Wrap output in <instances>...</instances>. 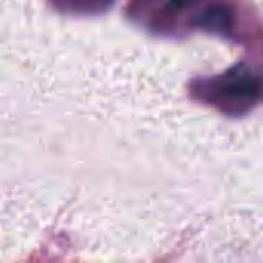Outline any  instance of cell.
Masks as SVG:
<instances>
[{"instance_id":"cell-1","label":"cell","mask_w":263,"mask_h":263,"mask_svg":"<svg viewBox=\"0 0 263 263\" xmlns=\"http://www.w3.org/2000/svg\"><path fill=\"white\" fill-rule=\"evenodd\" d=\"M193 23L210 32H228L234 25V14L231 8L223 5H214L199 12Z\"/></svg>"},{"instance_id":"cell-2","label":"cell","mask_w":263,"mask_h":263,"mask_svg":"<svg viewBox=\"0 0 263 263\" xmlns=\"http://www.w3.org/2000/svg\"><path fill=\"white\" fill-rule=\"evenodd\" d=\"M260 92V82L253 77H239L223 83L219 94L230 102H253Z\"/></svg>"},{"instance_id":"cell-3","label":"cell","mask_w":263,"mask_h":263,"mask_svg":"<svg viewBox=\"0 0 263 263\" xmlns=\"http://www.w3.org/2000/svg\"><path fill=\"white\" fill-rule=\"evenodd\" d=\"M197 2H200V0H171L170 2V9L171 11H182V9H186V8H190V6H193V5H196Z\"/></svg>"},{"instance_id":"cell-4","label":"cell","mask_w":263,"mask_h":263,"mask_svg":"<svg viewBox=\"0 0 263 263\" xmlns=\"http://www.w3.org/2000/svg\"><path fill=\"white\" fill-rule=\"evenodd\" d=\"M71 2L74 8H83V9H92L100 6V0H66Z\"/></svg>"}]
</instances>
